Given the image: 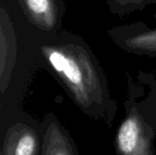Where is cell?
Listing matches in <instances>:
<instances>
[{
	"label": "cell",
	"instance_id": "7",
	"mask_svg": "<svg viewBox=\"0 0 156 155\" xmlns=\"http://www.w3.org/2000/svg\"><path fill=\"white\" fill-rule=\"evenodd\" d=\"M52 133H48V139L47 140V145H46V152L45 155H71L70 150L68 148V144L65 145V143L62 139V136H60V141L58 146H56V141H55V135L54 132H51Z\"/></svg>",
	"mask_w": 156,
	"mask_h": 155
},
{
	"label": "cell",
	"instance_id": "1",
	"mask_svg": "<svg viewBox=\"0 0 156 155\" xmlns=\"http://www.w3.org/2000/svg\"><path fill=\"white\" fill-rule=\"evenodd\" d=\"M41 50L53 69L64 78L74 94L80 100L86 98V89L90 87L88 70L92 69L87 50L75 43L47 45Z\"/></svg>",
	"mask_w": 156,
	"mask_h": 155
},
{
	"label": "cell",
	"instance_id": "6",
	"mask_svg": "<svg viewBox=\"0 0 156 155\" xmlns=\"http://www.w3.org/2000/svg\"><path fill=\"white\" fill-rule=\"evenodd\" d=\"M106 4L112 14L123 16L156 5V0H106Z\"/></svg>",
	"mask_w": 156,
	"mask_h": 155
},
{
	"label": "cell",
	"instance_id": "2",
	"mask_svg": "<svg viewBox=\"0 0 156 155\" xmlns=\"http://www.w3.org/2000/svg\"><path fill=\"white\" fill-rule=\"evenodd\" d=\"M28 21L37 27L50 31L60 25L64 13L62 0H17Z\"/></svg>",
	"mask_w": 156,
	"mask_h": 155
},
{
	"label": "cell",
	"instance_id": "5",
	"mask_svg": "<svg viewBox=\"0 0 156 155\" xmlns=\"http://www.w3.org/2000/svg\"><path fill=\"white\" fill-rule=\"evenodd\" d=\"M6 150L7 155H36L37 137L29 130L21 131L15 139H11Z\"/></svg>",
	"mask_w": 156,
	"mask_h": 155
},
{
	"label": "cell",
	"instance_id": "4",
	"mask_svg": "<svg viewBox=\"0 0 156 155\" xmlns=\"http://www.w3.org/2000/svg\"><path fill=\"white\" fill-rule=\"evenodd\" d=\"M0 51L1 70L11 68L16 51V37L14 25L5 6L0 7Z\"/></svg>",
	"mask_w": 156,
	"mask_h": 155
},
{
	"label": "cell",
	"instance_id": "3",
	"mask_svg": "<svg viewBox=\"0 0 156 155\" xmlns=\"http://www.w3.org/2000/svg\"><path fill=\"white\" fill-rule=\"evenodd\" d=\"M118 149L122 155H146V140L139 119L131 116L124 121L119 129L117 136Z\"/></svg>",
	"mask_w": 156,
	"mask_h": 155
}]
</instances>
